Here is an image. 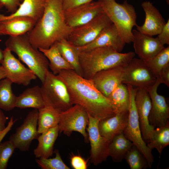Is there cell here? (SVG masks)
<instances>
[{
	"label": "cell",
	"instance_id": "obj_1",
	"mask_svg": "<svg viewBox=\"0 0 169 169\" xmlns=\"http://www.w3.org/2000/svg\"><path fill=\"white\" fill-rule=\"evenodd\" d=\"M57 75L66 85L73 105H80L90 115L100 120L115 114L108 98L97 89L91 79L72 69L62 70Z\"/></svg>",
	"mask_w": 169,
	"mask_h": 169
},
{
	"label": "cell",
	"instance_id": "obj_2",
	"mask_svg": "<svg viewBox=\"0 0 169 169\" xmlns=\"http://www.w3.org/2000/svg\"><path fill=\"white\" fill-rule=\"evenodd\" d=\"M63 0H46L42 16L28 33L32 45L48 49L56 42L67 39L72 28L66 24Z\"/></svg>",
	"mask_w": 169,
	"mask_h": 169
},
{
	"label": "cell",
	"instance_id": "obj_3",
	"mask_svg": "<svg viewBox=\"0 0 169 169\" xmlns=\"http://www.w3.org/2000/svg\"><path fill=\"white\" fill-rule=\"evenodd\" d=\"M132 51L122 53L109 47L95 48L80 51L79 60L82 76L91 79L97 72L116 67L126 66L134 58Z\"/></svg>",
	"mask_w": 169,
	"mask_h": 169
},
{
	"label": "cell",
	"instance_id": "obj_4",
	"mask_svg": "<svg viewBox=\"0 0 169 169\" xmlns=\"http://www.w3.org/2000/svg\"><path fill=\"white\" fill-rule=\"evenodd\" d=\"M6 48L15 53L19 59L27 65L42 83L49 62L43 53L31 44L28 33L18 36L11 37L5 42Z\"/></svg>",
	"mask_w": 169,
	"mask_h": 169
},
{
	"label": "cell",
	"instance_id": "obj_5",
	"mask_svg": "<svg viewBox=\"0 0 169 169\" xmlns=\"http://www.w3.org/2000/svg\"><path fill=\"white\" fill-rule=\"evenodd\" d=\"M103 12L116 27L124 42H132L133 28L137 24L134 7L127 0L122 3L115 0H100Z\"/></svg>",
	"mask_w": 169,
	"mask_h": 169
},
{
	"label": "cell",
	"instance_id": "obj_6",
	"mask_svg": "<svg viewBox=\"0 0 169 169\" xmlns=\"http://www.w3.org/2000/svg\"><path fill=\"white\" fill-rule=\"evenodd\" d=\"M42 83L41 88L45 106L60 113L73 105L66 85L58 75L47 70Z\"/></svg>",
	"mask_w": 169,
	"mask_h": 169
},
{
	"label": "cell",
	"instance_id": "obj_7",
	"mask_svg": "<svg viewBox=\"0 0 169 169\" xmlns=\"http://www.w3.org/2000/svg\"><path fill=\"white\" fill-rule=\"evenodd\" d=\"M130 95V103L127 124L123 133L125 137L132 142L152 166L154 157L151 150L143 140L141 131L136 108L135 96L136 88L127 84Z\"/></svg>",
	"mask_w": 169,
	"mask_h": 169
},
{
	"label": "cell",
	"instance_id": "obj_8",
	"mask_svg": "<svg viewBox=\"0 0 169 169\" xmlns=\"http://www.w3.org/2000/svg\"><path fill=\"white\" fill-rule=\"evenodd\" d=\"M89 122V115L85 110L75 104L60 113L58 125L59 133L70 136L74 131L78 132L83 137L85 142H89L86 131Z\"/></svg>",
	"mask_w": 169,
	"mask_h": 169
},
{
	"label": "cell",
	"instance_id": "obj_9",
	"mask_svg": "<svg viewBox=\"0 0 169 169\" xmlns=\"http://www.w3.org/2000/svg\"><path fill=\"white\" fill-rule=\"evenodd\" d=\"M112 23L102 12L88 23L72 28L67 40L73 45L81 47L92 42L105 27Z\"/></svg>",
	"mask_w": 169,
	"mask_h": 169
},
{
	"label": "cell",
	"instance_id": "obj_10",
	"mask_svg": "<svg viewBox=\"0 0 169 169\" xmlns=\"http://www.w3.org/2000/svg\"><path fill=\"white\" fill-rule=\"evenodd\" d=\"M156 78L144 60L133 58L123 68L122 83L147 90L155 83Z\"/></svg>",
	"mask_w": 169,
	"mask_h": 169
},
{
	"label": "cell",
	"instance_id": "obj_11",
	"mask_svg": "<svg viewBox=\"0 0 169 169\" xmlns=\"http://www.w3.org/2000/svg\"><path fill=\"white\" fill-rule=\"evenodd\" d=\"M38 113V110L34 109L28 112L22 124L10 137L9 140L16 148L28 151L32 141L38 139L40 135L37 129Z\"/></svg>",
	"mask_w": 169,
	"mask_h": 169
},
{
	"label": "cell",
	"instance_id": "obj_12",
	"mask_svg": "<svg viewBox=\"0 0 169 169\" xmlns=\"http://www.w3.org/2000/svg\"><path fill=\"white\" fill-rule=\"evenodd\" d=\"M88 115L87 130L90 145V159L91 162L96 166L106 161L109 156L110 142L102 136L99 132L98 125L100 120L89 114Z\"/></svg>",
	"mask_w": 169,
	"mask_h": 169
},
{
	"label": "cell",
	"instance_id": "obj_13",
	"mask_svg": "<svg viewBox=\"0 0 169 169\" xmlns=\"http://www.w3.org/2000/svg\"><path fill=\"white\" fill-rule=\"evenodd\" d=\"M3 58L1 65L3 67L6 78L13 83L26 86L37 78L35 74L26 67L19 60L6 48L3 50Z\"/></svg>",
	"mask_w": 169,
	"mask_h": 169
},
{
	"label": "cell",
	"instance_id": "obj_14",
	"mask_svg": "<svg viewBox=\"0 0 169 169\" xmlns=\"http://www.w3.org/2000/svg\"><path fill=\"white\" fill-rule=\"evenodd\" d=\"M161 84L158 78L155 84L147 90L151 100V107L148 117L150 124L155 128L166 125L169 122V107L165 97L157 92Z\"/></svg>",
	"mask_w": 169,
	"mask_h": 169
},
{
	"label": "cell",
	"instance_id": "obj_15",
	"mask_svg": "<svg viewBox=\"0 0 169 169\" xmlns=\"http://www.w3.org/2000/svg\"><path fill=\"white\" fill-rule=\"evenodd\" d=\"M135 101L142 136L147 144L155 129L149 122L151 100L147 89L136 87Z\"/></svg>",
	"mask_w": 169,
	"mask_h": 169
},
{
	"label": "cell",
	"instance_id": "obj_16",
	"mask_svg": "<svg viewBox=\"0 0 169 169\" xmlns=\"http://www.w3.org/2000/svg\"><path fill=\"white\" fill-rule=\"evenodd\" d=\"M103 12L100 0H98L64 11L65 21L73 28L88 23Z\"/></svg>",
	"mask_w": 169,
	"mask_h": 169
},
{
	"label": "cell",
	"instance_id": "obj_17",
	"mask_svg": "<svg viewBox=\"0 0 169 169\" xmlns=\"http://www.w3.org/2000/svg\"><path fill=\"white\" fill-rule=\"evenodd\" d=\"M132 34L135 53L144 60L152 58L165 47L157 37L154 38L135 29L132 30Z\"/></svg>",
	"mask_w": 169,
	"mask_h": 169
},
{
	"label": "cell",
	"instance_id": "obj_18",
	"mask_svg": "<svg viewBox=\"0 0 169 169\" xmlns=\"http://www.w3.org/2000/svg\"><path fill=\"white\" fill-rule=\"evenodd\" d=\"M125 44L116 27L112 23L104 28L92 42L78 47L80 51L98 47H109L121 52Z\"/></svg>",
	"mask_w": 169,
	"mask_h": 169
},
{
	"label": "cell",
	"instance_id": "obj_19",
	"mask_svg": "<svg viewBox=\"0 0 169 169\" xmlns=\"http://www.w3.org/2000/svg\"><path fill=\"white\" fill-rule=\"evenodd\" d=\"M123 67H116L101 70L91 79L97 89L108 98L113 91L122 83Z\"/></svg>",
	"mask_w": 169,
	"mask_h": 169
},
{
	"label": "cell",
	"instance_id": "obj_20",
	"mask_svg": "<svg viewBox=\"0 0 169 169\" xmlns=\"http://www.w3.org/2000/svg\"><path fill=\"white\" fill-rule=\"evenodd\" d=\"M141 6L145 13V18L141 26L137 25L138 31L151 36L158 35L166 22L158 10L149 1L143 2Z\"/></svg>",
	"mask_w": 169,
	"mask_h": 169
},
{
	"label": "cell",
	"instance_id": "obj_21",
	"mask_svg": "<svg viewBox=\"0 0 169 169\" xmlns=\"http://www.w3.org/2000/svg\"><path fill=\"white\" fill-rule=\"evenodd\" d=\"M128 116V112H121L100 120L98 128L100 134L110 142L115 136L123 133Z\"/></svg>",
	"mask_w": 169,
	"mask_h": 169
},
{
	"label": "cell",
	"instance_id": "obj_22",
	"mask_svg": "<svg viewBox=\"0 0 169 169\" xmlns=\"http://www.w3.org/2000/svg\"><path fill=\"white\" fill-rule=\"evenodd\" d=\"M36 22L27 17L18 16L0 21V33L2 35L16 37L30 31Z\"/></svg>",
	"mask_w": 169,
	"mask_h": 169
},
{
	"label": "cell",
	"instance_id": "obj_23",
	"mask_svg": "<svg viewBox=\"0 0 169 169\" xmlns=\"http://www.w3.org/2000/svg\"><path fill=\"white\" fill-rule=\"evenodd\" d=\"M46 0H23L14 13L5 15L0 13V21L18 16L30 17L36 22L42 16Z\"/></svg>",
	"mask_w": 169,
	"mask_h": 169
},
{
	"label": "cell",
	"instance_id": "obj_24",
	"mask_svg": "<svg viewBox=\"0 0 169 169\" xmlns=\"http://www.w3.org/2000/svg\"><path fill=\"white\" fill-rule=\"evenodd\" d=\"M59 134L57 125L40 134L37 139L38 146L33 151L36 158H48L52 156L54 145Z\"/></svg>",
	"mask_w": 169,
	"mask_h": 169
},
{
	"label": "cell",
	"instance_id": "obj_25",
	"mask_svg": "<svg viewBox=\"0 0 169 169\" xmlns=\"http://www.w3.org/2000/svg\"><path fill=\"white\" fill-rule=\"evenodd\" d=\"M45 106L41 87L28 88L17 96L15 107L20 109L33 108L39 110Z\"/></svg>",
	"mask_w": 169,
	"mask_h": 169
},
{
	"label": "cell",
	"instance_id": "obj_26",
	"mask_svg": "<svg viewBox=\"0 0 169 169\" xmlns=\"http://www.w3.org/2000/svg\"><path fill=\"white\" fill-rule=\"evenodd\" d=\"M115 113L128 112L130 95L127 85L121 83L111 93L108 97Z\"/></svg>",
	"mask_w": 169,
	"mask_h": 169
},
{
	"label": "cell",
	"instance_id": "obj_27",
	"mask_svg": "<svg viewBox=\"0 0 169 169\" xmlns=\"http://www.w3.org/2000/svg\"><path fill=\"white\" fill-rule=\"evenodd\" d=\"M57 48L64 59L72 66L77 74L82 76L79 54L80 51L77 46L63 39L55 43Z\"/></svg>",
	"mask_w": 169,
	"mask_h": 169
},
{
	"label": "cell",
	"instance_id": "obj_28",
	"mask_svg": "<svg viewBox=\"0 0 169 169\" xmlns=\"http://www.w3.org/2000/svg\"><path fill=\"white\" fill-rule=\"evenodd\" d=\"M39 49L47 59L49 62V68L54 74L57 75L64 70H73L72 66L61 54L56 43L48 49Z\"/></svg>",
	"mask_w": 169,
	"mask_h": 169
},
{
	"label": "cell",
	"instance_id": "obj_29",
	"mask_svg": "<svg viewBox=\"0 0 169 169\" xmlns=\"http://www.w3.org/2000/svg\"><path fill=\"white\" fill-rule=\"evenodd\" d=\"M133 145L125 136L124 133L119 134L110 142L109 146V156L115 162H120L124 159L125 156Z\"/></svg>",
	"mask_w": 169,
	"mask_h": 169
},
{
	"label": "cell",
	"instance_id": "obj_30",
	"mask_svg": "<svg viewBox=\"0 0 169 169\" xmlns=\"http://www.w3.org/2000/svg\"><path fill=\"white\" fill-rule=\"evenodd\" d=\"M38 131L39 134L58 125L60 113L47 106L38 110Z\"/></svg>",
	"mask_w": 169,
	"mask_h": 169
},
{
	"label": "cell",
	"instance_id": "obj_31",
	"mask_svg": "<svg viewBox=\"0 0 169 169\" xmlns=\"http://www.w3.org/2000/svg\"><path fill=\"white\" fill-rule=\"evenodd\" d=\"M146 144L151 151L156 149L160 156L163 150L169 145V122L165 126L155 128Z\"/></svg>",
	"mask_w": 169,
	"mask_h": 169
},
{
	"label": "cell",
	"instance_id": "obj_32",
	"mask_svg": "<svg viewBox=\"0 0 169 169\" xmlns=\"http://www.w3.org/2000/svg\"><path fill=\"white\" fill-rule=\"evenodd\" d=\"M13 83L7 78L0 80V108L5 111L11 110L15 107L17 96L12 91Z\"/></svg>",
	"mask_w": 169,
	"mask_h": 169
},
{
	"label": "cell",
	"instance_id": "obj_33",
	"mask_svg": "<svg viewBox=\"0 0 169 169\" xmlns=\"http://www.w3.org/2000/svg\"><path fill=\"white\" fill-rule=\"evenodd\" d=\"M144 61L157 78L162 69L169 64V46L165 47L152 58Z\"/></svg>",
	"mask_w": 169,
	"mask_h": 169
},
{
	"label": "cell",
	"instance_id": "obj_34",
	"mask_svg": "<svg viewBox=\"0 0 169 169\" xmlns=\"http://www.w3.org/2000/svg\"><path fill=\"white\" fill-rule=\"evenodd\" d=\"M124 159L131 169H146L151 167L144 156L134 144L127 153Z\"/></svg>",
	"mask_w": 169,
	"mask_h": 169
},
{
	"label": "cell",
	"instance_id": "obj_35",
	"mask_svg": "<svg viewBox=\"0 0 169 169\" xmlns=\"http://www.w3.org/2000/svg\"><path fill=\"white\" fill-rule=\"evenodd\" d=\"M55 155L53 158H39L36 160L38 166L42 169H69L63 161L59 151H55Z\"/></svg>",
	"mask_w": 169,
	"mask_h": 169
},
{
	"label": "cell",
	"instance_id": "obj_36",
	"mask_svg": "<svg viewBox=\"0 0 169 169\" xmlns=\"http://www.w3.org/2000/svg\"><path fill=\"white\" fill-rule=\"evenodd\" d=\"M15 148L9 140L0 144V169L7 168L9 160Z\"/></svg>",
	"mask_w": 169,
	"mask_h": 169
},
{
	"label": "cell",
	"instance_id": "obj_37",
	"mask_svg": "<svg viewBox=\"0 0 169 169\" xmlns=\"http://www.w3.org/2000/svg\"><path fill=\"white\" fill-rule=\"evenodd\" d=\"M72 166L74 169H86L87 161L79 155H73L70 158Z\"/></svg>",
	"mask_w": 169,
	"mask_h": 169
},
{
	"label": "cell",
	"instance_id": "obj_38",
	"mask_svg": "<svg viewBox=\"0 0 169 169\" xmlns=\"http://www.w3.org/2000/svg\"><path fill=\"white\" fill-rule=\"evenodd\" d=\"M93 0H63L64 11L72 9L79 6L92 2Z\"/></svg>",
	"mask_w": 169,
	"mask_h": 169
},
{
	"label": "cell",
	"instance_id": "obj_39",
	"mask_svg": "<svg viewBox=\"0 0 169 169\" xmlns=\"http://www.w3.org/2000/svg\"><path fill=\"white\" fill-rule=\"evenodd\" d=\"M23 0H0L8 12L10 14L17 10Z\"/></svg>",
	"mask_w": 169,
	"mask_h": 169
},
{
	"label": "cell",
	"instance_id": "obj_40",
	"mask_svg": "<svg viewBox=\"0 0 169 169\" xmlns=\"http://www.w3.org/2000/svg\"><path fill=\"white\" fill-rule=\"evenodd\" d=\"M157 37L163 45H169V19L166 22Z\"/></svg>",
	"mask_w": 169,
	"mask_h": 169
},
{
	"label": "cell",
	"instance_id": "obj_41",
	"mask_svg": "<svg viewBox=\"0 0 169 169\" xmlns=\"http://www.w3.org/2000/svg\"><path fill=\"white\" fill-rule=\"evenodd\" d=\"M157 78L159 79L161 84L163 83L169 87V64L162 69Z\"/></svg>",
	"mask_w": 169,
	"mask_h": 169
},
{
	"label": "cell",
	"instance_id": "obj_42",
	"mask_svg": "<svg viewBox=\"0 0 169 169\" xmlns=\"http://www.w3.org/2000/svg\"><path fill=\"white\" fill-rule=\"evenodd\" d=\"M8 118L0 109V134L5 129V124Z\"/></svg>",
	"mask_w": 169,
	"mask_h": 169
},
{
	"label": "cell",
	"instance_id": "obj_43",
	"mask_svg": "<svg viewBox=\"0 0 169 169\" xmlns=\"http://www.w3.org/2000/svg\"><path fill=\"white\" fill-rule=\"evenodd\" d=\"M6 78L4 70L2 65L0 66V80Z\"/></svg>",
	"mask_w": 169,
	"mask_h": 169
},
{
	"label": "cell",
	"instance_id": "obj_44",
	"mask_svg": "<svg viewBox=\"0 0 169 169\" xmlns=\"http://www.w3.org/2000/svg\"><path fill=\"white\" fill-rule=\"evenodd\" d=\"M3 58V50L0 48V66L1 65Z\"/></svg>",
	"mask_w": 169,
	"mask_h": 169
},
{
	"label": "cell",
	"instance_id": "obj_45",
	"mask_svg": "<svg viewBox=\"0 0 169 169\" xmlns=\"http://www.w3.org/2000/svg\"><path fill=\"white\" fill-rule=\"evenodd\" d=\"M3 7H4L3 5V3L0 1V10L2 9Z\"/></svg>",
	"mask_w": 169,
	"mask_h": 169
},
{
	"label": "cell",
	"instance_id": "obj_46",
	"mask_svg": "<svg viewBox=\"0 0 169 169\" xmlns=\"http://www.w3.org/2000/svg\"><path fill=\"white\" fill-rule=\"evenodd\" d=\"M2 35L1 33H0V35Z\"/></svg>",
	"mask_w": 169,
	"mask_h": 169
}]
</instances>
